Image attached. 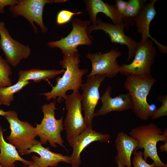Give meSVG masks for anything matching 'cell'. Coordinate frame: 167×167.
Instances as JSON below:
<instances>
[{
  "instance_id": "4fadbf2b",
  "label": "cell",
  "mask_w": 167,
  "mask_h": 167,
  "mask_svg": "<svg viewBox=\"0 0 167 167\" xmlns=\"http://www.w3.org/2000/svg\"><path fill=\"white\" fill-rule=\"evenodd\" d=\"M125 25H115L103 22L100 19H97V24L88 27L87 32L90 34L94 30H101L108 34L111 41L114 43L126 45L128 49L127 62L134 58L138 46V42L131 37L126 35L124 32Z\"/></svg>"
},
{
  "instance_id": "cb8c5ba5",
  "label": "cell",
  "mask_w": 167,
  "mask_h": 167,
  "mask_svg": "<svg viewBox=\"0 0 167 167\" xmlns=\"http://www.w3.org/2000/svg\"><path fill=\"white\" fill-rule=\"evenodd\" d=\"M12 71L9 64L0 55V87L12 85L11 79L10 77Z\"/></svg>"
},
{
  "instance_id": "5b68a950",
  "label": "cell",
  "mask_w": 167,
  "mask_h": 167,
  "mask_svg": "<svg viewBox=\"0 0 167 167\" xmlns=\"http://www.w3.org/2000/svg\"><path fill=\"white\" fill-rule=\"evenodd\" d=\"M4 117L9 123L11 130L6 140L15 147L19 153L26 154L31 148L39 142L36 139L37 135L35 127L25 121L20 120L14 110L7 111Z\"/></svg>"
},
{
  "instance_id": "836d02e7",
  "label": "cell",
  "mask_w": 167,
  "mask_h": 167,
  "mask_svg": "<svg viewBox=\"0 0 167 167\" xmlns=\"http://www.w3.org/2000/svg\"><path fill=\"white\" fill-rule=\"evenodd\" d=\"M0 167H3V166H2V165H0Z\"/></svg>"
},
{
  "instance_id": "ac0fdd59",
  "label": "cell",
  "mask_w": 167,
  "mask_h": 167,
  "mask_svg": "<svg viewBox=\"0 0 167 167\" xmlns=\"http://www.w3.org/2000/svg\"><path fill=\"white\" fill-rule=\"evenodd\" d=\"M84 2L86 10L88 11L90 16V20L93 25L97 24L96 16L100 12L109 17L114 24H124L122 20V16L118 13L115 4H110L102 0H84Z\"/></svg>"
},
{
  "instance_id": "d4e9b609",
  "label": "cell",
  "mask_w": 167,
  "mask_h": 167,
  "mask_svg": "<svg viewBox=\"0 0 167 167\" xmlns=\"http://www.w3.org/2000/svg\"><path fill=\"white\" fill-rule=\"evenodd\" d=\"M82 11L74 12L67 10H62L58 14L56 18V23L59 25H61L68 22L72 17L75 15L81 14Z\"/></svg>"
},
{
  "instance_id": "d6a6232c",
  "label": "cell",
  "mask_w": 167,
  "mask_h": 167,
  "mask_svg": "<svg viewBox=\"0 0 167 167\" xmlns=\"http://www.w3.org/2000/svg\"><path fill=\"white\" fill-rule=\"evenodd\" d=\"M7 113V111H5L2 109H0V115L5 117Z\"/></svg>"
},
{
  "instance_id": "7a4b0ae2",
  "label": "cell",
  "mask_w": 167,
  "mask_h": 167,
  "mask_svg": "<svg viewBox=\"0 0 167 167\" xmlns=\"http://www.w3.org/2000/svg\"><path fill=\"white\" fill-rule=\"evenodd\" d=\"M129 134L138 142V149H143L144 160L146 161L148 157L156 166L167 167V164L164 163L159 157L156 147L158 142H167V128L163 131L156 124L150 123L132 129Z\"/></svg>"
},
{
  "instance_id": "ba28073f",
  "label": "cell",
  "mask_w": 167,
  "mask_h": 167,
  "mask_svg": "<svg viewBox=\"0 0 167 167\" xmlns=\"http://www.w3.org/2000/svg\"><path fill=\"white\" fill-rule=\"evenodd\" d=\"M67 0H19L17 4L10 6L9 10L14 17L21 16L27 19L36 33L38 28L34 23L38 25L41 31L46 33L48 28L45 25L43 20L44 8L47 3H63Z\"/></svg>"
},
{
  "instance_id": "44dd1931",
  "label": "cell",
  "mask_w": 167,
  "mask_h": 167,
  "mask_svg": "<svg viewBox=\"0 0 167 167\" xmlns=\"http://www.w3.org/2000/svg\"><path fill=\"white\" fill-rule=\"evenodd\" d=\"M65 70H40L32 69L27 71L20 70L18 82L28 81L32 80L38 83L41 81H48L54 78L57 75L63 74Z\"/></svg>"
},
{
  "instance_id": "e0dca14e",
  "label": "cell",
  "mask_w": 167,
  "mask_h": 167,
  "mask_svg": "<svg viewBox=\"0 0 167 167\" xmlns=\"http://www.w3.org/2000/svg\"><path fill=\"white\" fill-rule=\"evenodd\" d=\"M32 152H35L39 155L40 157L35 155L33 156L32 159L40 167H55L60 162L71 164L70 156H64L60 153L53 152L49 150V148L43 147L40 142L31 148L26 154Z\"/></svg>"
},
{
  "instance_id": "277c9868",
  "label": "cell",
  "mask_w": 167,
  "mask_h": 167,
  "mask_svg": "<svg viewBox=\"0 0 167 167\" xmlns=\"http://www.w3.org/2000/svg\"><path fill=\"white\" fill-rule=\"evenodd\" d=\"M156 81L152 76L129 75L125 82L124 87L129 92L132 100L133 112L137 117L144 121H147L151 116L147 98Z\"/></svg>"
},
{
  "instance_id": "603a6c76",
  "label": "cell",
  "mask_w": 167,
  "mask_h": 167,
  "mask_svg": "<svg viewBox=\"0 0 167 167\" xmlns=\"http://www.w3.org/2000/svg\"><path fill=\"white\" fill-rule=\"evenodd\" d=\"M30 83L29 81L17 82L11 86L0 87V105L10 106L14 100V95Z\"/></svg>"
},
{
  "instance_id": "e575fe53",
  "label": "cell",
  "mask_w": 167,
  "mask_h": 167,
  "mask_svg": "<svg viewBox=\"0 0 167 167\" xmlns=\"http://www.w3.org/2000/svg\"><path fill=\"white\" fill-rule=\"evenodd\" d=\"M156 167H161V166H156Z\"/></svg>"
},
{
  "instance_id": "d6986e66",
  "label": "cell",
  "mask_w": 167,
  "mask_h": 167,
  "mask_svg": "<svg viewBox=\"0 0 167 167\" xmlns=\"http://www.w3.org/2000/svg\"><path fill=\"white\" fill-rule=\"evenodd\" d=\"M115 144L118 152L116 157L125 166L132 167L131 156L134 151L138 149L137 141L130 135L122 132L117 135Z\"/></svg>"
},
{
  "instance_id": "1f68e13d",
  "label": "cell",
  "mask_w": 167,
  "mask_h": 167,
  "mask_svg": "<svg viewBox=\"0 0 167 167\" xmlns=\"http://www.w3.org/2000/svg\"><path fill=\"white\" fill-rule=\"evenodd\" d=\"M31 161V163L28 165V167H40L36 165L32 161Z\"/></svg>"
},
{
  "instance_id": "f546056e",
  "label": "cell",
  "mask_w": 167,
  "mask_h": 167,
  "mask_svg": "<svg viewBox=\"0 0 167 167\" xmlns=\"http://www.w3.org/2000/svg\"><path fill=\"white\" fill-rule=\"evenodd\" d=\"M159 149L162 152H167V142L165 143V144L161 145L159 147Z\"/></svg>"
},
{
  "instance_id": "8992f818",
  "label": "cell",
  "mask_w": 167,
  "mask_h": 167,
  "mask_svg": "<svg viewBox=\"0 0 167 167\" xmlns=\"http://www.w3.org/2000/svg\"><path fill=\"white\" fill-rule=\"evenodd\" d=\"M154 43L150 39L139 42L133 60L129 64L120 65L119 72L127 76H151V67L155 62L157 52Z\"/></svg>"
},
{
  "instance_id": "30bf717a",
  "label": "cell",
  "mask_w": 167,
  "mask_h": 167,
  "mask_svg": "<svg viewBox=\"0 0 167 167\" xmlns=\"http://www.w3.org/2000/svg\"><path fill=\"white\" fill-rule=\"evenodd\" d=\"M106 77L103 75L93 76L81 85L80 88L83 92L81 94L82 110L84 111L85 122L88 127L92 128L95 109L100 98L99 88Z\"/></svg>"
},
{
  "instance_id": "7c38bea8",
  "label": "cell",
  "mask_w": 167,
  "mask_h": 167,
  "mask_svg": "<svg viewBox=\"0 0 167 167\" xmlns=\"http://www.w3.org/2000/svg\"><path fill=\"white\" fill-rule=\"evenodd\" d=\"M0 48L7 62L13 66L18 65L23 59L27 58L31 54L28 45H25L13 38L5 27V23L0 21Z\"/></svg>"
},
{
  "instance_id": "f1b7e54d",
  "label": "cell",
  "mask_w": 167,
  "mask_h": 167,
  "mask_svg": "<svg viewBox=\"0 0 167 167\" xmlns=\"http://www.w3.org/2000/svg\"><path fill=\"white\" fill-rule=\"evenodd\" d=\"M18 2V0H0V13L4 12V8L5 6L16 4Z\"/></svg>"
},
{
  "instance_id": "3957f363",
  "label": "cell",
  "mask_w": 167,
  "mask_h": 167,
  "mask_svg": "<svg viewBox=\"0 0 167 167\" xmlns=\"http://www.w3.org/2000/svg\"><path fill=\"white\" fill-rule=\"evenodd\" d=\"M44 114L43 118L40 124L36 123V133L40 138V142L42 145L49 143L54 148L57 144L66 149L61 135V132L65 130L63 121V116L59 119L55 118V110L58 109L55 107V101L41 106Z\"/></svg>"
},
{
  "instance_id": "4dcf8cb0",
  "label": "cell",
  "mask_w": 167,
  "mask_h": 167,
  "mask_svg": "<svg viewBox=\"0 0 167 167\" xmlns=\"http://www.w3.org/2000/svg\"><path fill=\"white\" fill-rule=\"evenodd\" d=\"M115 160L116 163L117 164L118 167H125L126 166L124 165L122 163L120 162L119 160L117 158L116 156L115 157Z\"/></svg>"
},
{
  "instance_id": "ffe728a7",
  "label": "cell",
  "mask_w": 167,
  "mask_h": 167,
  "mask_svg": "<svg viewBox=\"0 0 167 167\" xmlns=\"http://www.w3.org/2000/svg\"><path fill=\"white\" fill-rule=\"evenodd\" d=\"M0 165L4 167H15L17 161L22 162L25 166H28L31 161L21 157L15 147L6 142L3 136L2 126H0Z\"/></svg>"
},
{
  "instance_id": "5bb4252c",
  "label": "cell",
  "mask_w": 167,
  "mask_h": 167,
  "mask_svg": "<svg viewBox=\"0 0 167 167\" xmlns=\"http://www.w3.org/2000/svg\"><path fill=\"white\" fill-rule=\"evenodd\" d=\"M110 138L108 133L104 134L98 132L87 126L77 136L69 145L73 149L70 156L72 167H79L81 164L80 156L83 150L90 143L94 141L100 142H108Z\"/></svg>"
},
{
  "instance_id": "83f0119b",
  "label": "cell",
  "mask_w": 167,
  "mask_h": 167,
  "mask_svg": "<svg viewBox=\"0 0 167 167\" xmlns=\"http://www.w3.org/2000/svg\"><path fill=\"white\" fill-rule=\"evenodd\" d=\"M128 4V1L122 0H115V5L118 13L122 16L125 13Z\"/></svg>"
},
{
  "instance_id": "6da1fadb",
  "label": "cell",
  "mask_w": 167,
  "mask_h": 167,
  "mask_svg": "<svg viewBox=\"0 0 167 167\" xmlns=\"http://www.w3.org/2000/svg\"><path fill=\"white\" fill-rule=\"evenodd\" d=\"M62 60L59 63L63 69H66L62 77H58L56 79V85L52 87L49 92L40 94L45 96L48 101L52 99L60 103L64 100L66 92L70 90L79 91L82 84L83 76L88 72V69H80V62L79 50L72 52L62 53Z\"/></svg>"
},
{
  "instance_id": "9a60e30c",
  "label": "cell",
  "mask_w": 167,
  "mask_h": 167,
  "mask_svg": "<svg viewBox=\"0 0 167 167\" xmlns=\"http://www.w3.org/2000/svg\"><path fill=\"white\" fill-rule=\"evenodd\" d=\"M157 0H150L143 6L135 21L138 32L141 35L140 41H146L150 38L163 54L167 53V47L158 42L150 33V26L156 14L155 4Z\"/></svg>"
},
{
  "instance_id": "7402d4cb",
  "label": "cell",
  "mask_w": 167,
  "mask_h": 167,
  "mask_svg": "<svg viewBox=\"0 0 167 167\" xmlns=\"http://www.w3.org/2000/svg\"><path fill=\"white\" fill-rule=\"evenodd\" d=\"M126 11L122 16V20L126 28L129 30L135 24V19L143 6L147 2L146 0H129Z\"/></svg>"
},
{
  "instance_id": "d590c367",
  "label": "cell",
  "mask_w": 167,
  "mask_h": 167,
  "mask_svg": "<svg viewBox=\"0 0 167 167\" xmlns=\"http://www.w3.org/2000/svg\"><path fill=\"white\" fill-rule=\"evenodd\" d=\"M26 167V166H23V167Z\"/></svg>"
},
{
  "instance_id": "8fae6325",
  "label": "cell",
  "mask_w": 167,
  "mask_h": 167,
  "mask_svg": "<svg viewBox=\"0 0 167 167\" xmlns=\"http://www.w3.org/2000/svg\"><path fill=\"white\" fill-rule=\"evenodd\" d=\"M121 53L112 49L109 51L104 54L88 53L87 57L92 64V69L87 75V79L96 75H105L108 78H113L119 73L120 65L117 59Z\"/></svg>"
},
{
  "instance_id": "484cf974",
  "label": "cell",
  "mask_w": 167,
  "mask_h": 167,
  "mask_svg": "<svg viewBox=\"0 0 167 167\" xmlns=\"http://www.w3.org/2000/svg\"><path fill=\"white\" fill-rule=\"evenodd\" d=\"M158 101L162 103L161 106L155 111L151 117L152 119H157L160 117L167 115V95L158 96Z\"/></svg>"
},
{
  "instance_id": "2e32d148",
  "label": "cell",
  "mask_w": 167,
  "mask_h": 167,
  "mask_svg": "<svg viewBox=\"0 0 167 167\" xmlns=\"http://www.w3.org/2000/svg\"><path fill=\"white\" fill-rule=\"evenodd\" d=\"M112 89L111 87L108 86L105 91L100 97L102 106L95 112V117L104 115L113 111L133 109V102L129 93L112 97L110 95Z\"/></svg>"
},
{
  "instance_id": "9c48e42d",
  "label": "cell",
  "mask_w": 167,
  "mask_h": 167,
  "mask_svg": "<svg viewBox=\"0 0 167 167\" xmlns=\"http://www.w3.org/2000/svg\"><path fill=\"white\" fill-rule=\"evenodd\" d=\"M91 22L90 20L82 21L78 18L72 20V30L66 37L59 40L51 41L47 44L52 48H58L62 52H72L78 50L77 48L80 45H91L93 39L87 32V29Z\"/></svg>"
},
{
  "instance_id": "4316f807",
  "label": "cell",
  "mask_w": 167,
  "mask_h": 167,
  "mask_svg": "<svg viewBox=\"0 0 167 167\" xmlns=\"http://www.w3.org/2000/svg\"><path fill=\"white\" fill-rule=\"evenodd\" d=\"M136 150L133 153L134 156L133 158L132 163L133 167H156L155 164L153 162L149 164L143 158V152L142 151H137Z\"/></svg>"
},
{
  "instance_id": "52a82bcc",
  "label": "cell",
  "mask_w": 167,
  "mask_h": 167,
  "mask_svg": "<svg viewBox=\"0 0 167 167\" xmlns=\"http://www.w3.org/2000/svg\"><path fill=\"white\" fill-rule=\"evenodd\" d=\"M64 100L67 112L63 125L70 144L87 126L82 114L81 95L79 91L66 95Z\"/></svg>"
}]
</instances>
